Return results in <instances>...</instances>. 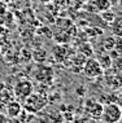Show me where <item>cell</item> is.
Listing matches in <instances>:
<instances>
[{
  "label": "cell",
  "mask_w": 122,
  "mask_h": 123,
  "mask_svg": "<svg viewBox=\"0 0 122 123\" xmlns=\"http://www.w3.org/2000/svg\"><path fill=\"white\" fill-rule=\"evenodd\" d=\"M87 111L92 118H100L103 113V105L95 101H90L87 104Z\"/></svg>",
  "instance_id": "obj_5"
},
{
  "label": "cell",
  "mask_w": 122,
  "mask_h": 123,
  "mask_svg": "<svg viewBox=\"0 0 122 123\" xmlns=\"http://www.w3.org/2000/svg\"><path fill=\"white\" fill-rule=\"evenodd\" d=\"M0 123H11V119L6 114L4 113H0Z\"/></svg>",
  "instance_id": "obj_14"
},
{
  "label": "cell",
  "mask_w": 122,
  "mask_h": 123,
  "mask_svg": "<svg viewBox=\"0 0 122 123\" xmlns=\"http://www.w3.org/2000/svg\"><path fill=\"white\" fill-rule=\"evenodd\" d=\"M24 101H25V109L30 113H37L39 110H42L45 106V104H47V100L43 96L37 95V93H31Z\"/></svg>",
  "instance_id": "obj_3"
},
{
  "label": "cell",
  "mask_w": 122,
  "mask_h": 123,
  "mask_svg": "<svg viewBox=\"0 0 122 123\" xmlns=\"http://www.w3.org/2000/svg\"><path fill=\"white\" fill-rule=\"evenodd\" d=\"M121 119H122V106H121Z\"/></svg>",
  "instance_id": "obj_17"
},
{
  "label": "cell",
  "mask_w": 122,
  "mask_h": 123,
  "mask_svg": "<svg viewBox=\"0 0 122 123\" xmlns=\"http://www.w3.org/2000/svg\"><path fill=\"white\" fill-rule=\"evenodd\" d=\"M101 118L105 123H118L121 121V106L117 104H108L103 106Z\"/></svg>",
  "instance_id": "obj_1"
},
{
  "label": "cell",
  "mask_w": 122,
  "mask_h": 123,
  "mask_svg": "<svg viewBox=\"0 0 122 123\" xmlns=\"http://www.w3.org/2000/svg\"><path fill=\"white\" fill-rule=\"evenodd\" d=\"M114 17H116V14H114L113 12H110L109 9H108V11H103V12H101V18L105 19L107 22H112Z\"/></svg>",
  "instance_id": "obj_9"
},
{
  "label": "cell",
  "mask_w": 122,
  "mask_h": 123,
  "mask_svg": "<svg viewBox=\"0 0 122 123\" xmlns=\"http://www.w3.org/2000/svg\"><path fill=\"white\" fill-rule=\"evenodd\" d=\"M82 70H83V74L90 79H95L97 76H100L103 74L104 69L101 68L100 62L97 61L96 58H88L84 61L83 66H82Z\"/></svg>",
  "instance_id": "obj_2"
},
{
  "label": "cell",
  "mask_w": 122,
  "mask_h": 123,
  "mask_svg": "<svg viewBox=\"0 0 122 123\" xmlns=\"http://www.w3.org/2000/svg\"><path fill=\"white\" fill-rule=\"evenodd\" d=\"M32 93V83L30 80H18L14 86V96L16 98L24 101L26 97H29Z\"/></svg>",
  "instance_id": "obj_4"
},
{
  "label": "cell",
  "mask_w": 122,
  "mask_h": 123,
  "mask_svg": "<svg viewBox=\"0 0 122 123\" xmlns=\"http://www.w3.org/2000/svg\"><path fill=\"white\" fill-rule=\"evenodd\" d=\"M22 110V106L18 101H12L6 106V115L9 118H17Z\"/></svg>",
  "instance_id": "obj_7"
},
{
  "label": "cell",
  "mask_w": 122,
  "mask_h": 123,
  "mask_svg": "<svg viewBox=\"0 0 122 123\" xmlns=\"http://www.w3.org/2000/svg\"><path fill=\"white\" fill-rule=\"evenodd\" d=\"M121 97H122V91H121Z\"/></svg>",
  "instance_id": "obj_18"
},
{
  "label": "cell",
  "mask_w": 122,
  "mask_h": 123,
  "mask_svg": "<svg viewBox=\"0 0 122 123\" xmlns=\"http://www.w3.org/2000/svg\"><path fill=\"white\" fill-rule=\"evenodd\" d=\"M118 5H120L121 8H122V0H118Z\"/></svg>",
  "instance_id": "obj_15"
},
{
  "label": "cell",
  "mask_w": 122,
  "mask_h": 123,
  "mask_svg": "<svg viewBox=\"0 0 122 123\" xmlns=\"http://www.w3.org/2000/svg\"><path fill=\"white\" fill-rule=\"evenodd\" d=\"M95 3H96V8L100 12L108 11V9L110 8V5H112L109 0H95Z\"/></svg>",
  "instance_id": "obj_8"
},
{
  "label": "cell",
  "mask_w": 122,
  "mask_h": 123,
  "mask_svg": "<svg viewBox=\"0 0 122 123\" xmlns=\"http://www.w3.org/2000/svg\"><path fill=\"white\" fill-rule=\"evenodd\" d=\"M6 13V3L0 0V17H3Z\"/></svg>",
  "instance_id": "obj_13"
},
{
  "label": "cell",
  "mask_w": 122,
  "mask_h": 123,
  "mask_svg": "<svg viewBox=\"0 0 122 123\" xmlns=\"http://www.w3.org/2000/svg\"><path fill=\"white\" fill-rule=\"evenodd\" d=\"M99 62H100V65H101V68L103 69H107V68H109L110 64H112V61H110V58L108 57V56H101V58L100 60H97Z\"/></svg>",
  "instance_id": "obj_10"
},
{
  "label": "cell",
  "mask_w": 122,
  "mask_h": 123,
  "mask_svg": "<svg viewBox=\"0 0 122 123\" xmlns=\"http://www.w3.org/2000/svg\"><path fill=\"white\" fill-rule=\"evenodd\" d=\"M114 48L117 49L118 53H122V36H118L114 40Z\"/></svg>",
  "instance_id": "obj_12"
},
{
  "label": "cell",
  "mask_w": 122,
  "mask_h": 123,
  "mask_svg": "<svg viewBox=\"0 0 122 123\" xmlns=\"http://www.w3.org/2000/svg\"><path fill=\"white\" fill-rule=\"evenodd\" d=\"M114 40H116L114 38H105V40H104V48L107 49V51L113 49L114 48Z\"/></svg>",
  "instance_id": "obj_11"
},
{
  "label": "cell",
  "mask_w": 122,
  "mask_h": 123,
  "mask_svg": "<svg viewBox=\"0 0 122 123\" xmlns=\"http://www.w3.org/2000/svg\"><path fill=\"white\" fill-rule=\"evenodd\" d=\"M110 31L116 38L122 36V14L116 16L113 21L110 22Z\"/></svg>",
  "instance_id": "obj_6"
},
{
  "label": "cell",
  "mask_w": 122,
  "mask_h": 123,
  "mask_svg": "<svg viewBox=\"0 0 122 123\" xmlns=\"http://www.w3.org/2000/svg\"><path fill=\"white\" fill-rule=\"evenodd\" d=\"M3 1H5V3H9V1H12V0H3Z\"/></svg>",
  "instance_id": "obj_16"
}]
</instances>
